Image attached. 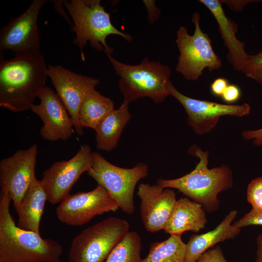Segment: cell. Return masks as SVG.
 <instances>
[{
  "label": "cell",
  "mask_w": 262,
  "mask_h": 262,
  "mask_svg": "<svg viewBox=\"0 0 262 262\" xmlns=\"http://www.w3.org/2000/svg\"><path fill=\"white\" fill-rule=\"evenodd\" d=\"M199 13L193 14L192 21L195 31L190 35L184 26H181L177 31L176 43L180 52L176 67L189 81H196L202 75L203 71L208 68L210 71L221 68L222 62L212 46L208 34L200 28Z\"/></svg>",
  "instance_id": "8992f818"
},
{
  "label": "cell",
  "mask_w": 262,
  "mask_h": 262,
  "mask_svg": "<svg viewBox=\"0 0 262 262\" xmlns=\"http://www.w3.org/2000/svg\"><path fill=\"white\" fill-rule=\"evenodd\" d=\"M188 154L199 159L190 173L174 179H158L157 184L163 188L176 189L186 197L200 204L206 212L212 213L219 209V193L232 187V171L227 165L209 169L208 151L196 145L191 146Z\"/></svg>",
  "instance_id": "3957f363"
},
{
  "label": "cell",
  "mask_w": 262,
  "mask_h": 262,
  "mask_svg": "<svg viewBox=\"0 0 262 262\" xmlns=\"http://www.w3.org/2000/svg\"><path fill=\"white\" fill-rule=\"evenodd\" d=\"M168 91L169 95L182 105L187 115L188 124L198 135L211 131L222 116L242 117L247 115L250 112L251 107L247 103L232 105L191 98L179 91L172 82Z\"/></svg>",
  "instance_id": "7c38bea8"
},
{
  "label": "cell",
  "mask_w": 262,
  "mask_h": 262,
  "mask_svg": "<svg viewBox=\"0 0 262 262\" xmlns=\"http://www.w3.org/2000/svg\"><path fill=\"white\" fill-rule=\"evenodd\" d=\"M100 0H63V4L67 10L73 22L72 31L76 36L73 43L80 49L81 58L85 60L82 49L88 42L98 51H104L106 55H111L113 48L106 43L110 35H117L128 42L132 38L129 34L122 32L112 24L110 13L101 5Z\"/></svg>",
  "instance_id": "277c9868"
},
{
  "label": "cell",
  "mask_w": 262,
  "mask_h": 262,
  "mask_svg": "<svg viewBox=\"0 0 262 262\" xmlns=\"http://www.w3.org/2000/svg\"><path fill=\"white\" fill-rule=\"evenodd\" d=\"M148 12V19L150 23H153L159 18L160 10L155 5V0H143Z\"/></svg>",
  "instance_id": "1f68e13d"
},
{
  "label": "cell",
  "mask_w": 262,
  "mask_h": 262,
  "mask_svg": "<svg viewBox=\"0 0 262 262\" xmlns=\"http://www.w3.org/2000/svg\"><path fill=\"white\" fill-rule=\"evenodd\" d=\"M256 257L254 262H262V233L256 239Z\"/></svg>",
  "instance_id": "836d02e7"
},
{
  "label": "cell",
  "mask_w": 262,
  "mask_h": 262,
  "mask_svg": "<svg viewBox=\"0 0 262 262\" xmlns=\"http://www.w3.org/2000/svg\"><path fill=\"white\" fill-rule=\"evenodd\" d=\"M242 135L245 140H252L253 144L256 146L262 145V128L256 130L244 131Z\"/></svg>",
  "instance_id": "4dcf8cb0"
},
{
  "label": "cell",
  "mask_w": 262,
  "mask_h": 262,
  "mask_svg": "<svg viewBox=\"0 0 262 262\" xmlns=\"http://www.w3.org/2000/svg\"><path fill=\"white\" fill-rule=\"evenodd\" d=\"M40 53L15 55L0 63V106L14 112L31 109L48 77Z\"/></svg>",
  "instance_id": "6da1fadb"
},
{
  "label": "cell",
  "mask_w": 262,
  "mask_h": 262,
  "mask_svg": "<svg viewBox=\"0 0 262 262\" xmlns=\"http://www.w3.org/2000/svg\"><path fill=\"white\" fill-rule=\"evenodd\" d=\"M237 214L231 211L213 229L201 234L191 235L186 244L185 262H197L199 257L218 243L234 239L241 232L232 223Z\"/></svg>",
  "instance_id": "d6986e66"
},
{
  "label": "cell",
  "mask_w": 262,
  "mask_h": 262,
  "mask_svg": "<svg viewBox=\"0 0 262 262\" xmlns=\"http://www.w3.org/2000/svg\"><path fill=\"white\" fill-rule=\"evenodd\" d=\"M46 0H33L21 15L11 18L0 32V56L3 51L11 50L15 55L40 52L41 36L37 19Z\"/></svg>",
  "instance_id": "9c48e42d"
},
{
  "label": "cell",
  "mask_w": 262,
  "mask_h": 262,
  "mask_svg": "<svg viewBox=\"0 0 262 262\" xmlns=\"http://www.w3.org/2000/svg\"><path fill=\"white\" fill-rule=\"evenodd\" d=\"M199 1L210 10L218 24L220 35L228 49V61L234 69L243 72L250 55L245 51V43L237 38V25L225 15L222 0H200Z\"/></svg>",
  "instance_id": "e0dca14e"
},
{
  "label": "cell",
  "mask_w": 262,
  "mask_h": 262,
  "mask_svg": "<svg viewBox=\"0 0 262 262\" xmlns=\"http://www.w3.org/2000/svg\"><path fill=\"white\" fill-rule=\"evenodd\" d=\"M241 96L240 88L235 84H229L221 98L227 103H234L238 101Z\"/></svg>",
  "instance_id": "f1b7e54d"
},
{
  "label": "cell",
  "mask_w": 262,
  "mask_h": 262,
  "mask_svg": "<svg viewBox=\"0 0 262 262\" xmlns=\"http://www.w3.org/2000/svg\"><path fill=\"white\" fill-rule=\"evenodd\" d=\"M142 248L140 235L136 231L129 230L104 262H142L140 255Z\"/></svg>",
  "instance_id": "cb8c5ba5"
},
{
  "label": "cell",
  "mask_w": 262,
  "mask_h": 262,
  "mask_svg": "<svg viewBox=\"0 0 262 262\" xmlns=\"http://www.w3.org/2000/svg\"><path fill=\"white\" fill-rule=\"evenodd\" d=\"M114 110V102L94 89L86 95L81 104L78 114L80 124L82 128L95 130Z\"/></svg>",
  "instance_id": "7402d4cb"
},
{
  "label": "cell",
  "mask_w": 262,
  "mask_h": 262,
  "mask_svg": "<svg viewBox=\"0 0 262 262\" xmlns=\"http://www.w3.org/2000/svg\"><path fill=\"white\" fill-rule=\"evenodd\" d=\"M92 154L89 146L84 145L69 160L55 162L44 171L40 181L47 201L59 203L69 194L81 176L90 168Z\"/></svg>",
  "instance_id": "8fae6325"
},
{
  "label": "cell",
  "mask_w": 262,
  "mask_h": 262,
  "mask_svg": "<svg viewBox=\"0 0 262 262\" xmlns=\"http://www.w3.org/2000/svg\"><path fill=\"white\" fill-rule=\"evenodd\" d=\"M37 97L40 103L33 105L31 110L43 121L40 130L42 138L49 141L69 139L72 135L74 125L57 93L50 87L45 86Z\"/></svg>",
  "instance_id": "9a60e30c"
},
{
  "label": "cell",
  "mask_w": 262,
  "mask_h": 262,
  "mask_svg": "<svg viewBox=\"0 0 262 262\" xmlns=\"http://www.w3.org/2000/svg\"><path fill=\"white\" fill-rule=\"evenodd\" d=\"M51 1H52V2L54 3L55 9L57 11V12L62 16H63L64 18L65 17L66 21L68 22V23L71 26L72 29L73 28V24H72V23L66 16V13L62 6L63 0H52Z\"/></svg>",
  "instance_id": "e575fe53"
},
{
  "label": "cell",
  "mask_w": 262,
  "mask_h": 262,
  "mask_svg": "<svg viewBox=\"0 0 262 262\" xmlns=\"http://www.w3.org/2000/svg\"><path fill=\"white\" fill-rule=\"evenodd\" d=\"M252 0H222L223 3H225L232 10L240 11L249 1Z\"/></svg>",
  "instance_id": "d6a6232c"
},
{
  "label": "cell",
  "mask_w": 262,
  "mask_h": 262,
  "mask_svg": "<svg viewBox=\"0 0 262 262\" xmlns=\"http://www.w3.org/2000/svg\"><path fill=\"white\" fill-rule=\"evenodd\" d=\"M148 167L143 163L126 168L107 161L98 152H93L87 174L103 187L117 201L119 208L131 214L135 210L133 195L138 181L147 176Z\"/></svg>",
  "instance_id": "52a82bcc"
},
{
  "label": "cell",
  "mask_w": 262,
  "mask_h": 262,
  "mask_svg": "<svg viewBox=\"0 0 262 262\" xmlns=\"http://www.w3.org/2000/svg\"><path fill=\"white\" fill-rule=\"evenodd\" d=\"M115 73L120 77L119 89L128 103L148 97L155 103L163 102L169 96L171 70L167 66L145 57L140 64L131 65L107 55Z\"/></svg>",
  "instance_id": "5b68a950"
},
{
  "label": "cell",
  "mask_w": 262,
  "mask_h": 262,
  "mask_svg": "<svg viewBox=\"0 0 262 262\" xmlns=\"http://www.w3.org/2000/svg\"><path fill=\"white\" fill-rule=\"evenodd\" d=\"M119 208L117 201L101 186L89 192L69 194L57 207L59 220L67 225L82 226L95 216Z\"/></svg>",
  "instance_id": "30bf717a"
},
{
  "label": "cell",
  "mask_w": 262,
  "mask_h": 262,
  "mask_svg": "<svg viewBox=\"0 0 262 262\" xmlns=\"http://www.w3.org/2000/svg\"><path fill=\"white\" fill-rule=\"evenodd\" d=\"M246 198L252 209L262 211V177L255 178L249 182L247 188Z\"/></svg>",
  "instance_id": "d4e9b609"
},
{
  "label": "cell",
  "mask_w": 262,
  "mask_h": 262,
  "mask_svg": "<svg viewBox=\"0 0 262 262\" xmlns=\"http://www.w3.org/2000/svg\"><path fill=\"white\" fill-rule=\"evenodd\" d=\"M197 262H229L219 246H213L202 254Z\"/></svg>",
  "instance_id": "83f0119b"
},
{
  "label": "cell",
  "mask_w": 262,
  "mask_h": 262,
  "mask_svg": "<svg viewBox=\"0 0 262 262\" xmlns=\"http://www.w3.org/2000/svg\"><path fill=\"white\" fill-rule=\"evenodd\" d=\"M229 84L226 79L217 78L211 84V93L215 96L221 97Z\"/></svg>",
  "instance_id": "f546056e"
},
{
  "label": "cell",
  "mask_w": 262,
  "mask_h": 262,
  "mask_svg": "<svg viewBox=\"0 0 262 262\" xmlns=\"http://www.w3.org/2000/svg\"><path fill=\"white\" fill-rule=\"evenodd\" d=\"M243 73L262 85V51L250 55Z\"/></svg>",
  "instance_id": "484cf974"
},
{
  "label": "cell",
  "mask_w": 262,
  "mask_h": 262,
  "mask_svg": "<svg viewBox=\"0 0 262 262\" xmlns=\"http://www.w3.org/2000/svg\"><path fill=\"white\" fill-rule=\"evenodd\" d=\"M11 197L0 192V262H63L56 241L17 227L10 211Z\"/></svg>",
  "instance_id": "7a4b0ae2"
},
{
  "label": "cell",
  "mask_w": 262,
  "mask_h": 262,
  "mask_svg": "<svg viewBox=\"0 0 262 262\" xmlns=\"http://www.w3.org/2000/svg\"><path fill=\"white\" fill-rule=\"evenodd\" d=\"M129 228L127 220L113 216L84 229L71 244L68 262H104Z\"/></svg>",
  "instance_id": "ba28073f"
},
{
  "label": "cell",
  "mask_w": 262,
  "mask_h": 262,
  "mask_svg": "<svg viewBox=\"0 0 262 262\" xmlns=\"http://www.w3.org/2000/svg\"><path fill=\"white\" fill-rule=\"evenodd\" d=\"M207 223L206 211L200 204L181 197L177 200L164 230L170 235L181 236L187 231L198 232Z\"/></svg>",
  "instance_id": "ac0fdd59"
},
{
  "label": "cell",
  "mask_w": 262,
  "mask_h": 262,
  "mask_svg": "<svg viewBox=\"0 0 262 262\" xmlns=\"http://www.w3.org/2000/svg\"><path fill=\"white\" fill-rule=\"evenodd\" d=\"M47 200L41 181L36 178L15 208L18 217L17 227L40 234V222Z\"/></svg>",
  "instance_id": "ffe728a7"
},
{
  "label": "cell",
  "mask_w": 262,
  "mask_h": 262,
  "mask_svg": "<svg viewBox=\"0 0 262 262\" xmlns=\"http://www.w3.org/2000/svg\"><path fill=\"white\" fill-rule=\"evenodd\" d=\"M56 93L66 109L77 134H83L78 114L86 95L99 84V80L75 73L61 65H48L47 71Z\"/></svg>",
  "instance_id": "4fadbf2b"
},
{
  "label": "cell",
  "mask_w": 262,
  "mask_h": 262,
  "mask_svg": "<svg viewBox=\"0 0 262 262\" xmlns=\"http://www.w3.org/2000/svg\"><path fill=\"white\" fill-rule=\"evenodd\" d=\"M137 195L141 200L140 215L145 229L151 233L164 230L177 200L175 191L157 184L141 183Z\"/></svg>",
  "instance_id": "2e32d148"
},
{
  "label": "cell",
  "mask_w": 262,
  "mask_h": 262,
  "mask_svg": "<svg viewBox=\"0 0 262 262\" xmlns=\"http://www.w3.org/2000/svg\"><path fill=\"white\" fill-rule=\"evenodd\" d=\"M186 244L180 236L170 235L162 242L150 245L142 262H185Z\"/></svg>",
  "instance_id": "603a6c76"
},
{
  "label": "cell",
  "mask_w": 262,
  "mask_h": 262,
  "mask_svg": "<svg viewBox=\"0 0 262 262\" xmlns=\"http://www.w3.org/2000/svg\"><path fill=\"white\" fill-rule=\"evenodd\" d=\"M37 146L16 151L0 162V189L7 191L15 208L36 179Z\"/></svg>",
  "instance_id": "5bb4252c"
},
{
  "label": "cell",
  "mask_w": 262,
  "mask_h": 262,
  "mask_svg": "<svg viewBox=\"0 0 262 262\" xmlns=\"http://www.w3.org/2000/svg\"><path fill=\"white\" fill-rule=\"evenodd\" d=\"M129 104L123 100L120 107L110 113L95 129L97 149L110 151L116 147L131 117Z\"/></svg>",
  "instance_id": "44dd1931"
},
{
  "label": "cell",
  "mask_w": 262,
  "mask_h": 262,
  "mask_svg": "<svg viewBox=\"0 0 262 262\" xmlns=\"http://www.w3.org/2000/svg\"><path fill=\"white\" fill-rule=\"evenodd\" d=\"M232 225L235 228L239 229L249 226H262V211L251 209Z\"/></svg>",
  "instance_id": "4316f807"
}]
</instances>
